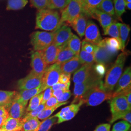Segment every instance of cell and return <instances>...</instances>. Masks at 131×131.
<instances>
[{"mask_svg":"<svg viewBox=\"0 0 131 131\" xmlns=\"http://www.w3.org/2000/svg\"><path fill=\"white\" fill-rule=\"evenodd\" d=\"M81 13H82L81 0H70L67 6L61 11L59 27H60L65 23L70 25Z\"/></svg>","mask_w":131,"mask_h":131,"instance_id":"8992f818","label":"cell"},{"mask_svg":"<svg viewBox=\"0 0 131 131\" xmlns=\"http://www.w3.org/2000/svg\"><path fill=\"white\" fill-rule=\"evenodd\" d=\"M113 91H108L103 88V84L90 90L80 99L87 106H96L107 100L112 98Z\"/></svg>","mask_w":131,"mask_h":131,"instance_id":"3957f363","label":"cell"},{"mask_svg":"<svg viewBox=\"0 0 131 131\" xmlns=\"http://www.w3.org/2000/svg\"><path fill=\"white\" fill-rule=\"evenodd\" d=\"M64 92V91H63V90L57 89V90H56L53 91L52 96H54V97H56L58 100V99L60 98L61 96H62Z\"/></svg>","mask_w":131,"mask_h":131,"instance_id":"816d5d0a","label":"cell"},{"mask_svg":"<svg viewBox=\"0 0 131 131\" xmlns=\"http://www.w3.org/2000/svg\"><path fill=\"white\" fill-rule=\"evenodd\" d=\"M23 118H14L9 116L1 128L4 131H23Z\"/></svg>","mask_w":131,"mask_h":131,"instance_id":"d6986e66","label":"cell"},{"mask_svg":"<svg viewBox=\"0 0 131 131\" xmlns=\"http://www.w3.org/2000/svg\"><path fill=\"white\" fill-rule=\"evenodd\" d=\"M9 116H1V117H0V128H1V127L2 126V125H3L5 120Z\"/></svg>","mask_w":131,"mask_h":131,"instance_id":"db71d44e","label":"cell"},{"mask_svg":"<svg viewBox=\"0 0 131 131\" xmlns=\"http://www.w3.org/2000/svg\"><path fill=\"white\" fill-rule=\"evenodd\" d=\"M67 47L71 51L73 52L76 56H78L81 50V42L79 38L74 34H73L70 40L68 42Z\"/></svg>","mask_w":131,"mask_h":131,"instance_id":"f1b7e54d","label":"cell"},{"mask_svg":"<svg viewBox=\"0 0 131 131\" xmlns=\"http://www.w3.org/2000/svg\"><path fill=\"white\" fill-rule=\"evenodd\" d=\"M70 85V82L67 83V84H65L58 83L56 84H54L53 86H52V89L53 91L56 90L57 89H61V90H63L64 91H66L69 90Z\"/></svg>","mask_w":131,"mask_h":131,"instance_id":"bcb514c9","label":"cell"},{"mask_svg":"<svg viewBox=\"0 0 131 131\" xmlns=\"http://www.w3.org/2000/svg\"><path fill=\"white\" fill-rule=\"evenodd\" d=\"M61 47H57L52 42L49 47L40 51L42 57L48 65L56 63L58 54Z\"/></svg>","mask_w":131,"mask_h":131,"instance_id":"2e32d148","label":"cell"},{"mask_svg":"<svg viewBox=\"0 0 131 131\" xmlns=\"http://www.w3.org/2000/svg\"><path fill=\"white\" fill-rule=\"evenodd\" d=\"M70 0H48L49 9L63 10L70 3Z\"/></svg>","mask_w":131,"mask_h":131,"instance_id":"836d02e7","label":"cell"},{"mask_svg":"<svg viewBox=\"0 0 131 131\" xmlns=\"http://www.w3.org/2000/svg\"><path fill=\"white\" fill-rule=\"evenodd\" d=\"M44 90V89L42 85L33 89L20 90L19 92L17 93L14 100L27 105L28 101L30 99L37 94L41 93Z\"/></svg>","mask_w":131,"mask_h":131,"instance_id":"9a60e30c","label":"cell"},{"mask_svg":"<svg viewBox=\"0 0 131 131\" xmlns=\"http://www.w3.org/2000/svg\"><path fill=\"white\" fill-rule=\"evenodd\" d=\"M82 49L88 53L94 54L95 51V45L84 40L82 42Z\"/></svg>","mask_w":131,"mask_h":131,"instance_id":"7bdbcfd3","label":"cell"},{"mask_svg":"<svg viewBox=\"0 0 131 131\" xmlns=\"http://www.w3.org/2000/svg\"><path fill=\"white\" fill-rule=\"evenodd\" d=\"M115 13L118 18H121L125 12V0H113Z\"/></svg>","mask_w":131,"mask_h":131,"instance_id":"74e56055","label":"cell"},{"mask_svg":"<svg viewBox=\"0 0 131 131\" xmlns=\"http://www.w3.org/2000/svg\"><path fill=\"white\" fill-rule=\"evenodd\" d=\"M93 18L96 19L104 31L114 21L111 16L99 10H96L94 13Z\"/></svg>","mask_w":131,"mask_h":131,"instance_id":"cb8c5ba5","label":"cell"},{"mask_svg":"<svg viewBox=\"0 0 131 131\" xmlns=\"http://www.w3.org/2000/svg\"><path fill=\"white\" fill-rule=\"evenodd\" d=\"M75 56H76L75 53L71 51L66 45L61 47L60 50L57 56L56 63L61 64L70 60Z\"/></svg>","mask_w":131,"mask_h":131,"instance_id":"484cf974","label":"cell"},{"mask_svg":"<svg viewBox=\"0 0 131 131\" xmlns=\"http://www.w3.org/2000/svg\"><path fill=\"white\" fill-rule=\"evenodd\" d=\"M54 32H35L31 36V42L34 51H41L52 43Z\"/></svg>","mask_w":131,"mask_h":131,"instance_id":"52a82bcc","label":"cell"},{"mask_svg":"<svg viewBox=\"0 0 131 131\" xmlns=\"http://www.w3.org/2000/svg\"><path fill=\"white\" fill-rule=\"evenodd\" d=\"M44 108H45V104L41 103L38 106V107L36 109L33 110L30 112L25 113L23 118L24 119H26L28 118L37 117L38 115L40 113Z\"/></svg>","mask_w":131,"mask_h":131,"instance_id":"ab89813d","label":"cell"},{"mask_svg":"<svg viewBox=\"0 0 131 131\" xmlns=\"http://www.w3.org/2000/svg\"><path fill=\"white\" fill-rule=\"evenodd\" d=\"M127 53L123 52L118 56L113 65L108 70L106 74L103 88L108 91H113L122 75L125 62L126 60Z\"/></svg>","mask_w":131,"mask_h":131,"instance_id":"7a4b0ae2","label":"cell"},{"mask_svg":"<svg viewBox=\"0 0 131 131\" xmlns=\"http://www.w3.org/2000/svg\"><path fill=\"white\" fill-rule=\"evenodd\" d=\"M82 66L78 56H74L70 60L61 64V73H65L71 75L78 70Z\"/></svg>","mask_w":131,"mask_h":131,"instance_id":"7402d4cb","label":"cell"},{"mask_svg":"<svg viewBox=\"0 0 131 131\" xmlns=\"http://www.w3.org/2000/svg\"><path fill=\"white\" fill-rule=\"evenodd\" d=\"M30 1L33 7L38 10L48 8V0H30Z\"/></svg>","mask_w":131,"mask_h":131,"instance_id":"b9f144b4","label":"cell"},{"mask_svg":"<svg viewBox=\"0 0 131 131\" xmlns=\"http://www.w3.org/2000/svg\"><path fill=\"white\" fill-rule=\"evenodd\" d=\"M84 36V40L95 45H97L102 40L98 27L90 20L87 22Z\"/></svg>","mask_w":131,"mask_h":131,"instance_id":"7c38bea8","label":"cell"},{"mask_svg":"<svg viewBox=\"0 0 131 131\" xmlns=\"http://www.w3.org/2000/svg\"><path fill=\"white\" fill-rule=\"evenodd\" d=\"M78 57L82 65L85 64H93L95 62L94 54L88 53L82 49L80 50Z\"/></svg>","mask_w":131,"mask_h":131,"instance_id":"8d00e7d4","label":"cell"},{"mask_svg":"<svg viewBox=\"0 0 131 131\" xmlns=\"http://www.w3.org/2000/svg\"><path fill=\"white\" fill-rule=\"evenodd\" d=\"M70 77L71 75L65 73H61V74L59 76L58 83L61 84H67L69 82H70Z\"/></svg>","mask_w":131,"mask_h":131,"instance_id":"c3c4849f","label":"cell"},{"mask_svg":"<svg viewBox=\"0 0 131 131\" xmlns=\"http://www.w3.org/2000/svg\"><path fill=\"white\" fill-rule=\"evenodd\" d=\"M71 95V93L70 90L64 91L61 97L57 100L58 102L60 103H64V102H67L70 99Z\"/></svg>","mask_w":131,"mask_h":131,"instance_id":"681fc988","label":"cell"},{"mask_svg":"<svg viewBox=\"0 0 131 131\" xmlns=\"http://www.w3.org/2000/svg\"><path fill=\"white\" fill-rule=\"evenodd\" d=\"M93 71V64L83 65L75 71L73 77V82L75 84L83 82L89 77Z\"/></svg>","mask_w":131,"mask_h":131,"instance_id":"e0dca14e","label":"cell"},{"mask_svg":"<svg viewBox=\"0 0 131 131\" xmlns=\"http://www.w3.org/2000/svg\"><path fill=\"white\" fill-rule=\"evenodd\" d=\"M103 0H81L82 12L86 16L93 18Z\"/></svg>","mask_w":131,"mask_h":131,"instance_id":"ac0fdd59","label":"cell"},{"mask_svg":"<svg viewBox=\"0 0 131 131\" xmlns=\"http://www.w3.org/2000/svg\"></svg>","mask_w":131,"mask_h":131,"instance_id":"680465c9","label":"cell"},{"mask_svg":"<svg viewBox=\"0 0 131 131\" xmlns=\"http://www.w3.org/2000/svg\"><path fill=\"white\" fill-rule=\"evenodd\" d=\"M0 131H4L3 130H2L1 128H0Z\"/></svg>","mask_w":131,"mask_h":131,"instance_id":"6f0895ef","label":"cell"},{"mask_svg":"<svg viewBox=\"0 0 131 131\" xmlns=\"http://www.w3.org/2000/svg\"><path fill=\"white\" fill-rule=\"evenodd\" d=\"M106 44L111 47L119 50H122V42L120 39L114 38H105L104 39Z\"/></svg>","mask_w":131,"mask_h":131,"instance_id":"60d3db41","label":"cell"},{"mask_svg":"<svg viewBox=\"0 0 131 131\" xmlns=\"http://www.w3.org/2000/svg\"><path fill=\"white\" fill-rule=\"evenodd\" d=\"M130 31L131 27L129 25L119 23V37L122 42V52H124L125 47V43L129 37Z\"/></svg>","mask_w":131,"mask_h":131,"instance_id":"83f0119b","label":"cell"},{"mask_svg":"<svg viewBox=\"0 0 131 131\" xmlns=\"http://www.w3.org/2000/svg\"><path fill=\"white\" fill-rule=\"evenodd\" d=\"M17 92L0 90V106L9 109Z\"/></svg>","mask_w":131,"mask_h":131,"instance_id":"d4e9b609","label":"cell"},{"mask_svg":"<svg viewBox=\"0 0 131 131\" xmlns=\"http://www.w3.org/2000/svg\"><path fill=\"white\" fill-rule=\"evenodd\" d=\"M43 76L38 75L32 70L28 75L18 82V88L20 90L33 89L42 84Z\"/></svg>","mask_w":131,"mask_h":131,"instance_id":"9c48e42d","label":"cell"},{"mask_svg":"<svg viewBox=\"0 0 131 131\" xmlns=\"http://www.w3.org/2000/svg\"><path fill=\"white\" fill-rule=\"evenodd\" d=\"M48 66L44 61L40 51L32 52L31 67L33 72L38 75H43Z\"/></svg>","mask_w":131,"mask_h":131,"instance_id":"4fadbf2b","label":"cell"},{"mask_svg":"<svg viewBox=\"0 0 131 131\" xmlns=\"http://www.w3.org/2000/svg\"><path fill=\"white\" fill-rule=\"evenodd\" d=\"M58 103H59L58 102L57 99L52 96L49 100H48L45 103V108L53 107Z\"/></svg>","mask_w":131,"mask_h":131,"instance_id":"7dc6e473","label":"cell"},{"mask_svg":"<svg viewBox=\"0 0 131 131\" xmlns=\"http://www.w3.org/2000/svg\"><path fill=\"white\" fill-rule=\"evenodd\" d=\"M125 3H131V0H125Z\"/></svg>","mask_w":131,"mask_h":131,"instance_id":"9f6ffc18","label":"cell"},{"mask_svg":"<svg viewBox=\"0 0 131 131\" xmlns=\"http://www.w3.org/2000/svg\"><path fill=\"white\" fill-rule=\"evenodd\" d=\"M110 127L111 125L109 123L101 124L94 131H110Z\"/></svg>","mask_w":131,"mask_h":131,"instance_id":"f907efd6","label":"cell"},{"mask_svg":"<svg viewBox=\"0 0 131 131\" xmlns=\"http://www.w3.org/2000/svg\"><path fill=\"white\" fill-rule=\"evenodd\" d=\"M110 106L112 114L110 123L117 121L118 117L122 115L131 110V107L129 106L126 98L124 95H119L111 99Z\"/></svg>","mask_w":131,"mask_h":131,"instance_id":"5b68a950","label":"cell"},{"mask_svg":"<svg viewBox=\"0 0 131 131\" xmlns=\"http://www.w3.org/2000/svg\"><path fill=\"white\" fill-rule=\"evenodd\" d=\"M94 70L99 76L103 78V75L106 73V68L105 65L101 63H97V64L94 67Z\"/></svg>","mask_w":131,"mask_h":131,"instance_id":"ee69618b","label":"cell"},{"mask_svg":"<svg viewBox=\"0 0 131 131\" xmlns=\"http://www.w3.org/2000/svg\"><path fill=\"white\" fill-rule=\"evenodd\" d=\"M1 116H9L8 110L4 106H0V117Z\"/></svg>","mask_w":131,"mask_h":131,"instance_id":"f5cc1de1","label":"cell"},{"mask_svg":"<svg viewBox=\"0 0 131 131\" xmlns=\"http://www.w3.org/2000/svg\"><path fill=\"white\" fill-rule=\"evenodd\" d=\"M95 62L101 63L104 65L108 63L112 58L106 50L101 45H95V51L94 53Z\"/></svg>","mask_w":131,"mask_h":131,"instance_id":"44dd1931","label":"cell"},{"mask_svg":"<svg viewBox=\"0 0 131 131\" xmlns=\"http://www.w3.org/2000/svg\"><path fill=\"white\" fill-rule=\"evenodd\" d=\"M98 10L108 14L110 16H112L115 14L112 0H103Z\"/></svg>","mask_w":131,"mask_h":131,"instance_id":"1f68e13d","label":"cell"},{"mask_svg":"<svg viewBox=\"0 0 131 131\" xmlns=\"http://www.w3.org/2000/svg\"><path fill=\"white\" fill-rule=\"evenodd\" d=\"M28 0H8L7 10H19L24 8L27 4Z\"/></svg>","mask_w":131,"mask_h":131,"instance_id":"4dcf8cb0","label":"cell"},{"mask_svg":"<svg viewBox=\"0 0 131 131\" xmlns=\"http://www.w3.org/2000/svg\"><path fill=\"white\" fill-rule=\"evenodd\" d=\"M60 66L61 64L56 63L47 67L43 76L42 85L44 90L58 83L61 73Z\"/></svg>","mask_w":131,"mask_h":131,"instance_id":"ba28073f","label":"cell"},{"mask_svg":"<svg viewBox=\"0 0 131 131\" xmlns=\"http://www.w3.org/2000/svg\"><path fill=\"white\" fill-rule=\"evenodd\" d=\"M87 25L86 16L82 12L78 15L70 25L80 38L84 36V32Z\"/></svg>","mask_w":131,"mask_h":131,"instance_id":"ffe728a7","label":"cell"},{"mask_svg":"<svg viewBox=\"0 0 131 131\" xmlns=\"http://www.w3.org/2000/svg\"><path fill=\"white\" fill-rule=\"evenodd\" d=\"M84 103L82 100H79L77 104L72 103L70 105L63 108L61 111L57 113L54 116L57 118V124L71 120L79 111L80 108Z\"/></svg>","mask_w":131,"mask_h":131,"instance_id":"30bf717a","label":"cell"},{"mask_svg":"<svg viewBox=\"0 0 131 131\" xmlns=\"http://www.w3.org/2000/svg\"><path fill=\"white\" fill-rule=\"evenodd\" d=\"M23 129L24 131H38L41 122L38 117L23 118Z\"/></svg>","mask_w":131,"mask_h":131,"instance_id":"4316f807","label":"cell"},{"mask_svg":"<svg viewBox=\"0 0 131 131\" xmlns=\"http://www.w3.org/2000/svg\"><path fill=\"white\" fill-rule=\"evenodd\" d=\"M60 16L54 10H38L36 14V29L45 31L55 32L59 28Z\"/></svg>","mask_w":131,"mask_h":131,"instance_id":"6da1fadb","label":"cell"},{"mask_svg":"<svg viewBox=\"0 0 131 131\" xmlns=\"http://www.w3.org/2000/svg\"><path fill=\"white\" fill-rule=\"evenodd\" d=\"M57 121V118L54 115L47 118L41 122L38 131H49Z\"/></svg>","mask_w":131,"mask_h":131,"instance_id":"e575fe53","label":"cell"},{"mask_svg":"<svg viewBox=\"0 0 131 131\" xmlns=\"http://www.w3.org/2000/svg\"><path fill=\"white\" fill-rule=\"evenodd\" d=\"M68 102H66L64 103H58L57 105H55L53 107L51 108H44L40 113L38 115L37 117L38 119L40 120H44L47 118L50 117L53 112L56 110L57 108H58L63 105H65L68 103Z\"/></svg>","mask_w":131,"mask_h":131,"instance_id":"d6a6232c","label":"cell"},{"mask_svg":"<svg viewBox=\"0 0 131 131\" xmlns=\"http://www.w3.org/2000/svg\"><path fill=\"white\" fill-rule=\"evenodd\" d=\"M130 123L123 121L115 123L113 127L112 131H128L130 129Z\"/></svg>","mask_w":131,"mask_h":131,"instance_id":"f35d334b","label":"cell"},{"mask_svg":"<svg viewBox=\"0 0 131 131\" xmlns=\"http://www.w3.org/2000/svg\"><path fill=\"white\" fill-rule=\"evenodd\" d=\"M103 84L102 78L99 76L94 70L89 77L82 83L75 84L73 94L75 98L72 103L79 101L85 94L94 88Z\"/></svg>","mask_w":131,"mask_h":131,"instance_id":"277c9868","label":"cell"},{"mask_svg":"<svg viewBox=\"0 0 131 131\" xmlns=\"http://www.w3.org/2000/svg\"><path fill=\"white\" fill-rule=\"evenodd\" d=\"M43 93L41 92L40 93L37 94V95L34 96L33 98L31 99L28 107L25 109V113L30 112L38 107V106L41 103Z\"/></svg>","mask_w":131,"mask_h":131,"instance_id":"d590c367","label":"cell"},{"mask_svg":"<svg viewBox=\"0 0 131 131\" xmlns=\"http://www.w3.org/2000/svg\"><path fill=\"white\" fill-rule=\"evenodd\" d=\"M26 106V105L13 100L8 110L9 116L14 118H23L25 112Z\"/></svg>","mask_w":131,"mask_h":131,"instance_id":"603a6c76","label":"cell"},{"mask_svg":"<svg viewBox=\"0 0 131 131\" xmlns=\"http://www.w3.org/2000/svg\"><path fill=\"white\" fill-rule=\"evenodd\" d=\"M52 92L53 90L52 87L48 88L45 89L43 92V98L41 103L45 104L47 100L52 96Z\"/></svg>","mask_w":131,"mask_h":131,"instance_id":"f6af8a7d","label":"cell"},{"mask_svg":"<svg viewBox=\"0 0 131 131\" xmlns=\"http://www.w3.org/2000/svg\"><path fill=\"white\" fill-rule=\"evenodd\" d=\"M131 68L128 67L121 76L116 85L115 91L113 92V97L120 95L122 91L131 86Z\"/></svg>","mask_w":131,"mask_h":131,"instance_id":"5bb4252c","label":"cell"},{"mask_svg":"<svg viewBox=\"0 0 131 131\" xmlns=\"http://www.w3.org/2000/svg\"><path fill=\"white\" fill-rule=\"evenodd\" d=\"M125 7L129 10H131V3H125Z\"/></svg>","mask_w":131,"mask_h":131,"instance_id":"11a10c76","label":"cell"},{"mask_svg":"<svg viewBox=\"0 0 131 131\" xmlns=\"http://www.w3.org/2000/svg\"><path fill=\"white\" fill-rule=\"evenodd\" d=\"M73 34L68 25H62L54 32L53 43L57 47H64L67 45Z\"/></svg>","mask_w":131,"mask_h":131,"instance_id":"8fae6325","label":"cell"},{"mask_svg":"<svg viewBox=\"0 0 131 131\" xmlns=\"http://www.w3.org/2000/svg\"><path fill=\"white\" fill-rule=\"evenodd\" d=\"M104 35H108L112 38L120 39L119 32V23L114 21L107 28L103 31Z\"/></svg>","mask_w":131,"mask_h":131,"instance_id":"f546056e","label":"cell"}]
</instances>
